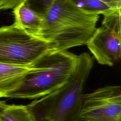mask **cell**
Segmentation results:
<instances>
[{
  "label": "cell",
  "instance_id": "6da1fadb",
  "mask_svg": "<svg viewBox=\"0 0 121 121\" xmlns=\"http://www.w3.org/2000/svg\"><path fill=\"white\" fill-rule=\"evenodd\" d=\"M43 16L39 37L51 43L54 51L86 44L99 18L98 13L84 9L71 0H55Z\"/></svg>",
  "mask_w": 121,
  "mask_h": 121
},
{
  "label": "cell",
  "instance_id": "7a4b0ae2",
  "mask_svg": "<svg viewBox=\"0 0 121 121\" xmlns=\"http://www.w3.org/2000/svg\"><path fill=\"white\" fill-rule=\"evenodd\" d=\"M93 61L89 53L80 54L76 71L65 85L26 105L35 121H80L82 92Z\"/></svg>",
  "mask_w": 121,
  "mask_h": 121
},
{
  "label": "cell",
  "instance_id": "3957f363",
  "mask_svg": "<svg viewBox=\"0 0 121 121\" xmlns=\"http://www.w3.org/2000/svg\"><path fill=\"white\" fill-rule=\"evenodd\" d=\"M78 55L67 51H50L32 64L18 87L6 97L36 99L65 85L76 71Z\"/></svg>",
  "mask_w": 121,
  "mask_h": 121
},
{
  "label": "cell",
  "instance_id": "277c9868",
  "mask_svg": "<svg viewBox=\"0 0 121 121\" xmlns=\"http://www.w3.org/2000/svg\"><path fill=\"white\" fill-rule=\"evenodd\" d=\"M52 51L51 43L14 23L0 27V63L30 66Z\"/></svg>",
  "mask_w": 121,
  "mask_h": 121
},
{
  "label": "cell",
  "instance_id": "5b68a950",
  "mask_svg": "<svg viewBox=\"0 0 121 121\" xmlns=\"http://www.w3.org/2000/svg\"><path fill=\"white\" fill-rule=\"evenodd\" d=\"M121 9L103 15L102 26L96 28L86 45L101 65L112 66L121 56Z\"/></svg>",
  "mask_w": 121,
  "mask_h": 121
},
{
  "label": "cell",
  "instance_id": "8992f818",
  "mask_svg": "<svg viewBox=\"0 0 121 121\" xmlns=\"http://www.w3.org/2000/svg\"><path fill=\"white\" fill-rule=\"evenodd\" d=\"M80 120L121 121V89L107 86L83 95Z\"/></svg>",
  "mask_w": 121,
  "mask_h": 121
},
{
  "label": "cell",
  "instance_id": "52a82bcc",
  "mask_svg": "<svg viewBox=\"0 0 121 121\" xmlns=\"http://www.w3.org/2000/svg\"><path fill=\"white\" fill-rule=\"evenodd\" d=\"M14 24L29 34L39 37L44 25V16L29 8L24 2L13 9Z\"/></svg>",
  "mask_w": 121,
  "mask_h": 121
},
{
  "label": "cell",
  "instance_id": "ba28073f",
  "mask_svg": "<svg viewBox=\"0 0 121 121\" xmlns=\"http://www.w3.org/2000/svg\"><path fill=\"white\" fill-rule=\"evenodd\" d=\"M33 68L30 66L0 63V98L15 90L20 84L23 77Z\"/></svg>",
  "mask_w": 121,
  "mask_h": 121
},
{
  "label": "cell",
  "instance_id": "9c48e42d",
  "mask_svg": "<svg viewBox=\"0 0 121 121\" xmlns=\"http://www.w3.org/2000/svg\"><path fill=\"white\" fill-rule=\"evenodd\" d=\"M0 121H35L26 105L10 104L0 101Z\"/></svg>",
  "mask_w": 121,
  "mask_h": 121
},
{
  "label": "cell",
  "instance_id": "30bf717a",
  "mask_svg": "<svg viewBox=\"0 0 121 121\" xmlns=\"http://www.w3.org/2000/svg\"><path fill=\"white\" fill-rule=\"evenodd\" d=\"M77 6L88 11L104 15L113 10L99 0H71Z\"/></svg>",
  "mask_w": 121,
  "mask_h": 121
},
{
  "label": "cell",
  "instance_id": "8fae6325",
  "mask_svg": "<svg viewBox=\"0 0 121 121\" xmlns=\"http://www.w3.org/2000/svg\"><path fill=\"white\" fill-rule=\"evenodd\" d=\"M55 0H26V5L37 13L44 15Z\"/></svg>",
  "mask_w": 121,
  "mask_h": 121
},
{
  "label": "cell",
  "instance_id": "7c38bea8",
  "mask_svg": "<svg viewBox=\"0 0 121 121\" xmlns=\"http://www.w3.org/2000/svg\"><path fill=\"white\" fill-rule=\"evenodd\" d=\"M26 0H0V10L14 9Z\"/></svg>",
  "mask_w": 121,
  "mask_h": 121
},
{
  "label": "cell",
  "instance_id": "4fadbf2b",
  "mask_svg": "<svg viewBox=\"0 0 121 121\" xmlns=\"http://www.w3.org/2000/svg\"><path fill=\"white\" fill-rule=\"evenodd\" d=\"M112 9H121V0H99Z\"/></svg>",
  "mask_w": 121,
  "mask_h": 121
}]
</instances>
